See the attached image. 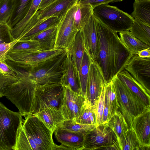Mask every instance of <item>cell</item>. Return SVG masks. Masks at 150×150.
Returning <instances> with one entry per match:
<instances>
[{
    "label": "cell",
    "instance_id": "obj_1",
    "mask_svg": "<svg viewBox=\"0 0 150 150\" xmlns=\"http://www.w3.org/2000/svg\"><path fill=\"white\" fill-rule=\"evenodd\" d=\"M99 44V54L96 61L100 67L106 83L125 69L134 54L120 40L117 32L95 18Z\"/></svg>",
    "mask_w": 150,
    "mask_h": 150
},
{
    "label": "cell",
    "instance_id": "obj_2",
    "mask_svg": "<svg viewBox=\"0 0 150 150\" xmlns=\"http://www.w3.org/2000/svg\"><path fill=\"white\" fill-rule=\"evenodd\" d=\"M37 85L28 76L22 77L18 80L7 87L2 94L18 108L25 117L32 115Z\"/></svg>",
    "mask_w": 150,
    "mask_h": 150
},
{
    "label": "cell",
    "instance_id": "obj_3",
    "mask_svg": "<svg viewBox=\"0 0 150 150\" xmlns=\"http://www.w3.org/2000/svg\"><path fill=\"white\" fill-rule=\"evenodd\" d=\"M22 126L29 150H52V132L36 116L25 117Z\"/></svg>",
    "mask_w": 150,
    "mask_h": 150
},
{
    "label": "cell",
    "instance_id": "obj_4",
    "mask_svg": "<svg viewBox=\"0 0 150 150\" xmlns=\"http://www.w3.org/2000/svg\"><path fill=\"white\" fill-rule=\"evenodd\" d=\"M64 50L54 48L45 51H8L5 61L13 70L27 72L40 63L62 54Z\"/></svg>",
    "mask_w": 150,
    "mask_h": 150
},
{
    "label": "cell",
    "instance_id": "obj_5",
    "mask_svg": "<svg viewBox=\"0 0 150 150\" xmlns=\"http://www.w3.org/2000/svg\"><path fill=\"white\" fill-rule=\"evenodd\" d=\"M0 102V150H14L24 120Z\"/></svg>",
    "mask_w": 150,
    "mask_h": 150
},
{
    "label": "cell",
    "instance_id": "obj_6",
    "mask_svg": "<svg viewBox=\"0 0 150 150\" xmlns=\"http://www.w3.org/2000/svg\"><path fill=\"white\" fill-rule=\"evenodd\" d=\"M117 98L121 113L129 128L132 127L134 118L142 112L147 107L142 100L118 77L113 78Z\"/></svg>",
    "mask_w": 150,
    "mask_h": 150
},
{
    "label": "cell",
    "instance_id": "obj_7",
    "mask_svg": "<svg viewBox=\"0 0 150 150\" xmlns=\"http://www.w3.org/2000/svg\"><path fill=\"white\" fill-rule=\"evenodd\" d=\"M67 54L65 50L62 54L31 68L27 71L28 76L37 85L59 82Z\"/></svg>",
    "mask_w": 150,
    "mask_h": 150
},
{
    "label": "cell",
    "instance_id": "obj_8",
    "mask_svg": "<svg viewBox=\"0 0 150 150\" xmlns=\"http://www.w3.org/2000/svg\"><path fill=\"white\" fill-rule=\"evenodd\" d=\"M93 14L102 23L117 33L129 30L134 21V19L127 13L106 4L94 8Z\"/></svg>",
    "mask_w": 150,
    "mask_h": 150
},
{
    "label": "cell",
    "instance_id": "obj_9",
    "mask_svg": "<svg viewBox=\"0 0 150 150\" xmlns=\"http://www.w3.org/2000/svg\"><path fill=\"white\" fill-rule=\"evenodd\" d=\"M83 150H120L117 137L108 123H101L85 133Z\"/></svg>",
    "mask_w": 150,
    "mask_h": 150
},
{
    "label": "cell",
    "instance_id": "obj_10",
    "mask_svg": "<svg viewBox=\"0 0 150 150\" xmlns=\"http://www.w3.org/2000/svg\"><path fill=\"white\" fill-rule=\"evenodd\" d=\"M63 95V86L59 82L37 85L32 115L47 107L61 110Z\"/></svg>",
    "mask_w": 150,
    "mask_h": 150
},
{
    "label": "cell",
    "instance_id": "obj_11",
    "mask_svg": "<svg viewBox=\"0 0 150 150\" xmlns=\"http://www.w3.org/2000/svg\"><path fill=\"white\" fill-rule=\"evenodd\" d=\"M77 4L68 11L58 26L55 48L67 51L73 42L78 32L74 24Z\"/></svg>",
    "mask_w": 150,
    "mask_h": 150
},
{
    "label": "cell",
    "instance_id": "obj_12",
    "mask_svg": "<svg viewBox=\"0 0 150 150\" xmlns=\"http://www.w3.org/2000/svg\"><path fill=\"white\" fill-rule=\"evenodd\" d=\"M125 69L150 94V58H142L134 54Z\"/></svg>",
    "mask_w": 150,
    "mask_h": 150
},
{
    "label": "cell",
    "instance_id": "obj_13",
    "mask_svg": "<svg viewBox=\"0 0 150 150\" xmlns=\"http://www.w3.org/2000/svg\"><path fill=\"white\" fill-rule=\"evenodd\" d=\"M78 1L55 0L42 9L38 10L32 20L35 25L51 17H57L60 21Z\"/></svg>",
    "mask_w": 150,
    "mask_h": 150
},
{
    "label": "cell",
    "instance_id": "obj_14",
    "mask_svg": "<svg viewBox=\"0 0 150 150\" xmlns=\"http://www.w3.org/2000/svg\"><path fill=\"white\" fill-rule=\"evenodd\" d=\"M106 83L100 67L96 61L92 60L90 67L86 99L93 105L96 107Z\"/></svg>",
    "mask_w": 150,
    "mask_h": 150
},
{
    "label": "cell",
    "instance_id": "obj_15",
    "mask_svg": "<svg viewBox=\"0 0 150 150\" xmlns=\"http://www.w3.org/2000/svg\"><path fill=\"white\" fill-rule=\"evenodd\" d=\"M63 86L62 113L65 120L74 119L80 114L86 98L82 93H76L68 87Z\"/></svg>",
    "mask_w": 150,
    "mask_h": 150
},
{
    "label": "cell",
    "instance_id": "obj_16",
    "mask_svg": "<svg viewBox=\"0 0 150 150\" xmlns=\"http://www.w3.org/2000/svg\"><path fill=\"white\" fill-rule=\"evenodd\" d=\"M150 106L135 117L132 121V128L139 142L140 150H150Z\"/></svg>",
    "mask_w": 150,
    "mask_h": 150
},
{
    "label": "cell",
    "instance_id": "obj_17",
    "mask_svg": "<svg viewBox=\"0 0 150 150\" xmlns=\"http://www.w3.org/2000/svg\"><path fill=\"white\" fill-rule=\"evenodd\" d=\"M81 31L85 50L91 59L96 61L99 54V44L95 18L93 13Z\"/></svg>",
    "mask_w": 150,
    "mask_h": 150
},
{
    "label": "cell",
    "instance_id": "obj_18",
    "mask_svg": "<svg viewBox=\"0 0 150 150\" xmlns=\"http://www.w3.org/2000/svg\"><path fill=\"white\" fill-rule=\"evenodd\" d=\"M54 132L58 142L62 144L69 147L74 150H83V142L86 132L71 131L60 125L56 128Z\"/></svg>",
    "mask_w": 150,
    "mask_h": 150
},
{
    "label": "cell",
    "instance_id": "obj_19",
    "mask_svg": "<svg viewBox=\"0 0 150 150\" xmlns=\"http://www.w3.org/2000/svg\"><path fill=\"white\" fill-rule=\"evenodd\" d=\"M59 82L62 86L68 87L76 93H82L77 71L71 57L67 52L64 61L63 74Z\"/></svg>",
    "mask_w": 150,
    "mask_h": 150
},
{
    "label": "cell",
    "instance_id": "obj_20",
    "mask_svg": "<svg viewBox=\"0 0 150 150\" xmlns=\"http://www.w3.org/2000/svg\"><path fill=\"white\" fill-rule=\"evenodd\" d=\"M34 115L53 133L56 128L65 120L61 110L52 107L45 108Z\"/></svg>",
    "mask_w": 150,
    "mask_h": 150
},
{
    "label": "cell",
    "instance_id": "obj_21",
    "mask_svg": "<svg viewBox=\"0 0 150 150\" xmlns=\"http://www.w3.org/2000/svg\"><path fill=\"white\" fill-rule=\"evenodd\" d=\"M117 75L129 89L136 94L147 107L150 106V95L127 71L124 69Z\"/></svg>",
    "mask_w": 150,
    "mask_h": 150
},
{
    "label": "cell",
    "instance_id": "obj_22",
    "mask_svg": "<svg viewBox=\"0 0 150 150\" xmlns=\"http://www.w3.org/2000/svg\"><path fill=\"white\" fill-rule=\"evenodd\" d=\"M85 49L81 30L78 31L75 39L67 51L71 57L78 72Z\"/></svg>",
    "mask_w": 150,
    "mask_h": 150
},
{
    "label": "cell",
    "instance_id": "obj_23",
    "mask_svg": "<svg viewBox=\"0 0 150 150\" xmlns=\"http://www.w3.org/2000/svg\"><path fill=\"white\" fill-rule=\"evenodd\" d=\"M33 0H12L13 8L7 23L11 29L21 21L27 13Z\"/></svg>",
    "mask_w": 150,
    "mask_h": 150
},
{
    "label": "cell",
    "instance_id": "obj_24",
    "mask_svg": "<svg viewBox=\"0 0 150 150\" xmlns=\"http://www.w3.org/2000/svg\"><path fill=\"white\" fill-rule=\"evenodd\" d=\"M57 26L49 28L35 35L30 40L38 42L40 50H47L54 48Z\"/></svg>",
    "mask_w": 150,
    "mask_h": 150
},
{
    "label": "cell",
    "instance_id": "obj_25",
    "mask_svg": "<svg viewBox=\"0 0 150 150\" xmlns=\"http://www.w3.org/2000/svg\"><path fill=\"white\" fill-rule=\"evenodd\" d=\"M92 60L85 50L77 72L81 90L86 99L87 96V83L90 67Z\"/></svg>",
    "mask_w": 150,
    "mask_h": 150
},
{
    "label": "cell",
    "instance_id": "obj_26",
    "mask_svg": "<svg viewBox=\"0 0 150 150\" xmlns=\"http://www.w3.org/2000/svg\"><path fill=\"white\" fill-rule=\"evenodd\" d=\"M120 38L125 47L134 54L139 51L150 47L134 36L129 30L119 33Z\"/></svg>",
    "mask_w": 150,
    "mask_h": 150
},
{
    "label": "cell",
    "instance_id": "obj_27",
    "mask_svg": "<svg viewBox=\"0 0 150 150\" xmlns=\"http://www.w3.org/2000/svg\"><path fill=\"white\" fill-rule=\"evenodd\" d=\"M74 120L78 123L93 125L96 126V107L85 99L80 114Z\"/></svg>",
    "mask_w": 150,
    "mask_h": 150
},
{
    "label": "cell",
    "instance_id": "obj_28",
    "mask_svg": "<svg viewBox=\"0 0 150 150\" xmlns=\"http://www.w3.org/2000/svg\"><path fill=\"white\" fill-rule=\"evenodd\" d=\"M131 16L150 25V1L134 0Z\"/></svg>",
    "mask_w": 150,
    "mask_h": 150
},
{
    "label": "cell",
    "instance_id": "obj_29",
    "mask_svg": "<svg viewBox=\"0 0 150 150\" xmlns=\"http://www.w3.org/2000/svg\"><path fill=\"white\" fill-rule=\"evenodd\" d=\"M108 123L115 134L119 143L122 135L129 128L125 118L121 112L117 110Z\"/></svg>",
    "mask_w": 150,
    "mask_h": 150
},
{
    "label": "cell",
    "instance_id": "obj_30",
    "mask_svg": "<svg viewBox=\"0 0 150 150\" xmlns=\"http://www.w3.org/2000/svg\"><path fill=\"white\" fill-rule=\"evenodd\" d=\"M134 19L133 24L129 31L137 38L150 47V25Z\"/></svg>",
    "mask_w": 150,
    "mask_h": 150
},
{
    "label": "cell",
    "instance_id": "obj_31",
    "mask_svg": "<svg viewBox=\"0 0 150 150\" xmlns=\"http://www.w3.org/2000/svg\"><path fill=\"white\" fill-rule=\"evenodd\" d=\"M75 13L74 24L78 31L81 30L93 13V8L89 4H79Z\"/></svg>",
    "mask_w": 150,
    "mask_h": 150
},
{
    "label": "cell",
    "instance_id": "obj_32",
    "mask_svg": "<svg viewBox=\"0 0 150 150\" xmlns=\"http://www.w3.org/2000/svg\"><path fill=\"white\" fill-rule=\"evenodd\" d=\"M120 150H139L141 146L136 135L132 128L122 135L119 142Z\"/></svg>",
    "mask_w": 150,
    "mask_h": 150
},
{
    "label": "cell",
    "instance_id": "obj_33",
    "mask_svg": "<svg viewBox=\"0 0 150 150\" xmlns=\"http://www.w3.org/2000/svg\"><path fill=\"white\" fill-rule=\"evenodd\" d=\"M60 20L56 17H51L35 26L19 40H30L35 35L50 28L58 26Z\"/></svg>",
    "mask_w": 150,
    "mask_h": 150
},
{
    "label": "cell",
    "instance_id": "obj_34",
    "mask_svg": "<svg viewBox=\"0 0 150 150\" xmlns=\"http://www.w3.org/2000/svg\"><path fill=\"white\" fill-rule=\"evenodd\" d=\"M105 96L109 110V120L118 110L119 105L112 80L105 83Z\"/></svg>",
    "mask_w": 150,
    "mask_h": 150
},
{
    "label": "cell",
    "instance_id": "obj_35",
    "mask_svg": "<svg viewBox=\"0 0 150 150\" xmlns=\"http://www.w3.org/2000/svg\"><path fill=\"white\" fill-rule=\"evenodd\" d=\"M41 1L42 0H33L30 6L25 17L11 29V34L14 39L38 10Z\"/></svg>",
    "mask_w": 150,
    "mask_h": 150
},
{
    "label": "cell",
    "instance_id": "obj_36",
    "mask_svg": "<svg viewBox=\"0 0 150 150\" xmlns=\"http://www.w3.org/2000/svg\"><path fill=\"white\" fill-rule=\"evenodd\" d=\"M14 70L11 73H0V98L2 97V93L7 87L18 80L23 76L27 74Z\"/></svg>",
    "mask_w": 150,
    "mask_h": 150
},
{
    "label": "cell",
    "instance_id": "obj_37",
    "mask_svg": "<svg viewBox=\"0 0 150 150\" xmlns=\"http://www.w3.org/2000/svg\"><path fill=\"white\" fill-rule=\"evenodd\" d=\"M40 50L38 42L33 40H17L8 51H36Z\"/></svg>",
    "mask_w": 150,
    "mask_h": 150
},
{
    "label": "cell",
    "instance_id": "obj_38",
    "mask_svg": "<svg viewBox=\"0 0 150 150\" xmlns=\"http://www.w3.org/2000/svg\"><path fill=\"white\" fill-rule=\"evenodd\" d=\"M65 128L74 132H85L95 127L93 125H86L77 123L74 119L64 120L60 124Z\"/></svg>",
    "mask_w": 150,
    "mask_h": 150
},
{
    "label": "cell",
    "instance_id": "obj_39",
    "mask_svg": "<svg viewBox=\"0 0 150 150\" xmlns=\"http://www.w3.org/2000/svg\"><path fill=\"white\" fill-rule=\"evenodd\" d=\"M13 8L12 0H3L0 3V23H7Z\"/></svg>",
    "mask_w": 150,
    "mask_h": 150
},
{
    "label": "cell",
    "instance_id": "obj_40",
    "mask_svg": "<svg viewBox=\"0 0 150 150\" xmlns=\"http://www.w3.org/2000/svg\"><path fill=\"white\" fill-rule=\"evenodd\" d=\"M105 98V86L102 91L100 97L96 106V127L98 126L102 123Z\"/></svg>",
    "mask_w": 150,
    "mask_h": 150
},
{
    "label": "cell",
    "instance_id": "obj_41",
    "mask_svg": "<svg viewBox=\"0 0 150 150\" xmlns=\"http://www.w3.org/2000/svg\"><path fill=\"white\" fill-rule=\"evenodd\" d=\"M15 40L9 25L7 23H0V44L9 43Z\"/></svg>",
    "mask_w": 150,
    "mask_h": 150
},
{
    "label": "cell",
    "instance_id": "obj_42",
    "mask_svg": "<svg viewBox=\"0 0 150 150\" xmlns=\"http://www.w3.org/2000/svg\"><path fill=\"white\" fill-rule=\"evenodd\" d=\"M123 0H78L77 4H89L93 8L99 5L114 2L121 1Z\"/></svg>",
    "mask_w": 150,
    "mask_h": 150
},
{
    "label": "cell",
    "instance_id": "obj_43",
    "mask_svg": "<svg viewBox=\"0 0 150 150\" xmlns=\"http://www.w3.org/2000/svg\"><path fill=\"white\" fill-rule=\"evenodd\" d=\"M17 40H16L9 43L0 44V61L5 60L7 52Z\"/></svg>",
    "mask_w": 150,
    "mask_h": 150
},
{
    "label": "cell",
    "instance_id": "obj_44",
    "mask_svg": "<svg viewBox=\"0 0 150 150\" xmlns=\"http://www.w3.org/2000/svg\"><path fill=\"white\" fill-rule=\"evenodd\" d=\"M109 121V110L107 100L105 96V98L101 123H107Z\"/></svg>",
    "mask_w": 150,
    "mask_h": 150
},
{
    "label": "cell",
    "instance_id": "obj_45",
    "mask_svg": "<svg viewBox=\"0 0 150 150\" xmlns=\"http://www.w3.org/2000/svg\"><path fill=\"white\" fill-rule=\"evenodd\" d=\"M136 54L142 58H150V47L139 51Z\"/></svg>",
    "mask_w": 150,
    "mask_h": 150
},
{
    "label": "cell",
    "instance_id": "obj_46",
    "mask_svg": "<svg viewBox=\"0 0 150 150\" xmlns=\"http://www.w3.org/2000/svg\"><path fill=\"white\" fill-rule=\"evenodd\" d=\"M0 69L5 73H11L14 71L6 63L5 60L0 61Z\"/></svg>",
    "mask_w": 150,
    "mask_h": 150
},
{
    "label": "cell",
    "instance_id": "obj_47",
    "mask_svg": "<svg viewBox=\"0 0 150 150\" xmlns=\"http://www.w3.org/2000/svg\"><path fill=\"white\" fill-rule=\"evenodd\" d=\"M55 0H42L38 10H42Z\"/></svg>",
    "mask_w": 150,
    "mask_h": 150
},
{
    "label": "cell",
    "instance_id": "obj_48",
    "mask_svg": "<svg viewBox=\"0 0 150 150\" xmlns=\"http://www.w3.org/2000/svg\"><path fill=\"white\" fill-rule=\"evenodd\" d=\"M74 150L72 148L63 144H62L60 145H58L55 144L52 150Z\"/></svg>",
    "mask_w": 150,
    "mask_h": 150
},
{
    "label": "cell",
    "instance_id": "obj_49",
    "mask_svg": "<svg viewBox=\"0 0 150 150\" xmlns=\"http://www.w3.org/2000/svg\"><path fill=\"white\" fill-rule=\"evenodd\" d=\"M4 72L1 70L0 69V73H3Z\"/></svg>",
    "mask_w": 150,
    "mask_h": 150
},
{
    "label": "cell",
    "instance_id": "obj_50",
    "mask_svg": "<svg viewBox=\"0 0 150 150\" xmlns=\"http://www.w3.org/2000/svg\"><path fill=\"white\" fill-rule=\"evenodd\" d=\"M146 0V1H150V0Z\"/></svg>",
    "mask_w": 150,
    "mask_h": 150
},
{
    "label": "cell",
    "instance_id": "obj_51",
    "mask_svg": "<svg viewBox=\"0 0 150 150\" xmlns=\"http://www.w3.org/2000/svg\"><path fill=\"white\" fill-rule=\"evenodd\" d=\"M3 0H0V3H1V2L3 1Z\"/></svg>",
    "mask_w": 150,
    "mask_h": 150
}]
</instances>
